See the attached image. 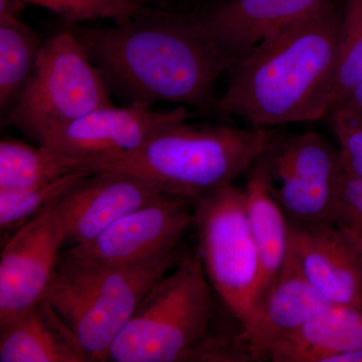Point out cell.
<instances>
[{
    "label": "cell",
    "instance_id": "cell-6",
    "mask_svg": "<svg viewBox=\"0 0 362 362\" xmlns=\"http://www.w3.org/2000/svg\"><path fill=\"white\" fill-rule=\"evenodd\" d=\"M113 104L101 73L66 28L42 42L30 81L6 123L39 143L49 131Z\"/></svg>",
    "mask_w": 362,
    "mask_h": 362
},
{
    "label": "cell",
    "instance_id": "cell-2",
    "mask_svg": "<svg viewBox=\"0 0 362 362\" xmlns=\"http://www.w3.org/2000/svg\"><path fill=\"white\" fill-rule=\"evenodd\" d=\"M341 21L335 0L259 42L230 66L213 112L261 128L329 115Z\"/></svg>",
    "mask_w": 362,
    "mask_h": 362
},
{
    "label": "cell",
    "instance_id": "cell-5",
    "mask_svg": "<svg viewBox=\"0 0 362 362\" xmlns=\"http://www.w3.org/2000/svg\"><path fill=\"white\" fill-rule=\"evenodd\" d=\"M180 247L122 266L59 261L45 298L78 337L90 361L109 350L152 287L182 258Z\"/></svg>",
    "mask_w": 362,
    "mask_h": 362
},
{
    "label": "cell",
    "instance_id": "cell-25",
    "mask_svg": "<svg viewBox=\"0 0 362 362\" xmlns=\"http://www.w3.org/2000/svg\"><path fill=\"white\" fill-rule=\"evenodd\" d=\"M332 223L362 252V180L345 173Z\"/></svg>",
    "mask_w": 362,
    "mask_h": 362
},
{
    "label": "cell",
    "instance_id": "cell-1",
    "mask_svg": "<svg viewBox=\"0 0 362 362\" xmlns=\"http://www.w3.org/2000/svg\"><path fill=\"white\" fill-rule=\"evenodd\" d=\"M68 28L112 96L126 104L173 103L213 111L218 78L233 64L194 14L144 9L111 26Z\"/></svg>",
    "mask_w": 362,
    "mask_h": 362
},
{
    "label": "cell",
    "instance_id": "cell-20",
    "mask_svg": "<svg viewBox=\"0 0 362 362\" xmlns=\"http://www.w3.org/2000/svg\"><path fill=\"white\" fill-rule=\"evenodd\" d=\"M85 162L39 144L16 139L0 142V190L35 187L62 176L85 170Z\"/></svg>",
    "mask_w": 362,
    "mask_h": 362
},
{
    "label": "cell",
    "instance_id": "cell-26",
    "mask_svg": "<svg viewBox=\"0 0 362 362\" xmlns=\"http://www.w3.org/2000/svg\"><path fill=\"white\" fill-rule=\"evenodd\" d=\"M337 108L344 109V110L362 118V84L356 86L350 90L334 109Z\"/></svg>",
    "mask_w": 362,
    "mask_h": 362
},
{
    "label": "cell",
    "instance_id": "cell-11",
    "mask_svg": "<svg viewBox=\"0 0 362 362\" xmlns=\"http://www.w3.org/2000/svg\"><path fill=\"white\" fill-rule=\"evenodd\" d=\"M59 199L14 232L2 249L0 325L45 298L66 242Z\"/></svg>",
    "mask_w": 362,
    "mask_h": 362
},
{
    "label": "cell",
    "instance_id": "cell-9",
    "mask_svg": "<svg viewBox=\"0 0 362 362\" xmlns=\"http://www.w3.org/2000/svg\"><path fill=\"white\" fill-rule=\"evenodd\" d=\"M194 220V202L163 194L119 218L94 239L62 252L59 261L102 267L135 263L180 247Z\"/></svg>",
    "mask_w": 362,
    "mask_h": 362
},
{
    "label": "cell",
    "instance_id": "cell-17",
    "mask_svg": "<svg viewBox=\"0 0 362 362\" xmlns=\"http://www.w3.org/2000/svg\"><path fill=\"white\" fill-rule=\"evenodd\" d=\"M273 181L266 153L252 165L244 188L247 216L261 267L258 304L282 271L289 249L290 221L279 204Z\"/></svg>",
    "mask_w": 362,
    "mask_h": 362
},
{
    "label": "cell",
    "instance_id": "cell-21",
    "mask_svg": "<svg viewBox=\"0 0 362 362\" xmlns=\"http://www.w3.org/2000/svg\"><path fill=\"white\" fill-rule=\"evenodd\" d=\"M90 175L89 171L78 170L35 187L0 190L1 233L16 232Z\"/></svg>",
    "mask_w": 362,
    "mask_h": 362
},
{
    "label": "cell",
    "instance_id": "cell-3",
    "mask_svg": "<svg viewBox=\"0 0 362 362\" xmlns=\"http://www.w3.org/2000/svg\"><path fill=\"white\" fill-rule=\"evenodd\" d=\"M275 141L268 128L194 125L187 120L158 131L129 154L88 161L84 168L92 175L137 176L166 194L194 202L233 183Z\"/></svg>",
    "mask_w": 362,
    "mask_h": 362
},
{
    "label": "cell",
    "instance_id": "cell-16",
    "mask_svg": "<svg viewBox=\"0 0 362 362\" xmlns=\"http://www.w3.org/2000/svg\"><path fill=\"white\" fill-rule=\"evenodd\" d=\"M0 362H90L45 298L0 325Z\"/></svg>",
    "mask_w": 362,
    "mask_h": 362
},
{
    "label": "cell",
    "instance_id": "cell-28",
    "mask_svg": "<svg viewBox=\"0 0 362 362\" xmlns=\"http://www.w3.org/2000/svg\"><path fill=\"white\" fill-rule=\"evenodd\" d=\"M332 362H362V349L350 354H342L333 359Z\"/></svg>",
    "mask_w": 362,
    "mask_h": 362
},
{
    "label": "cell",
    "instance_id": "cell-27",
    "mask_svg": "<svg viewBox=\"0 0 362 362\" xmlns=\"http://www.w3.org/2000/svg\"><path fill=\"white\" fill-rule=\"evenodd\" d=\"M144 9H156L165 6L171 0H125Z\"/></svg>",
    "mask_w": 362,
    "mask_h": 362
},
{
    "label": "cell",
    "instance_id": "cell-18",
    "mask_svg": "<svg viewBox=\"0 0 362 362\" xmlns=\"http://www.w3.org/2000/svg\"><path fill=\"white\" fill-rule=\"evenodd\" d=\"M362 349V306L328 307L296 332L276 343L267 359L273 362H332Z\"/></svg>",
    "mask_w": 362,
    "mask_h": 362
},
{
    "label": "cell",
    "instance_id": "cell-22",
    "mask_svg": "<svg viewBox=\"0 0 362 362\" xmlns=\"http://www.w3.org/2000/svg\"><path fill=\"white\" fill-rule=\"evenodd\" d=\"M362 84V0H345L331 111L356 86ZM331 113V112H330Z\"/></svg>",
    "mask_w": 362,
    "mask_h": 362
},
{
    "label": "cell",
    "instance_id": "cell-15",
    "mask_svg": "<svg viewBox=\"0 0 362 362\" xmlns=\"http://www.w3.org/2000/svg\"><path fill=\"white\" fill-rule=\"evenodd\" d=\"M332 305L287 258L282 271L259 301L251 323L239 333L240 340L252 361H267L269 350L276 343L296 332Z\"/></svg>",
    "mask_w": 362,
    "mask_h": 362
},
{
    "label": "cell",
    "instance_id": "cell-7",
    "mask_svg": "<svg viewBox=\"0 0 362 362\" xmlns=\"http://www.w3.org/2000/svg\"><path fill=\"white\" fill-rule=\"evenodd\" d=\"M194 216L209 283L244 331L258 306L261 280L245 190L228 183L194 202Z\"/></svg>",
    "mask_w": 362,
    "mask_h": 362
},
{
    "label": "cell",
    "instance_id": "cell-12",
    "mask_svg": "<svg viewBox=\"0 0 362 362\" xmlns=\"http://www.w3.org/2000/svg\"><path fill=\"white\" fill-rule=\"evenodd\" d=\"M287 258L331 303L362 306V252L334 223L290 221Z\"/></svg>",
    "mask_w": 362,
    "mask_h": 362
},
{
    "label": "cell",
    "instance_id": "cell-19",
    "mask_svg": "<svg viewBox=\"0 0 362 362\" xmlns=\"http://www.w3.org/2000/svg\"><path fill=\"white\" fill-rule=\"evenodd\" d=\"M21 14L0 11V107L8 114L32 76L42 45Z\"/></svg>",
    "mask_w": 362,
    "mask_h": 362
},
{
    "label": "cell",
    "instance_id": "cell-10",
    "mask_svg": "<svg viewBox=\"0 0 362 362\" xmlns=\"http://www.w3.org/2000/svg\"><path fill=\"white\" fill-rule=\"evenodd\" d=\"M189 117L185 106L157 111L146 105H109L49 131L39 144L86 164L129 154L158 131Z\"/></svg>",
    "mask_w": 362,
    "mask_h": 362
},
{
    "label": "cell",
    "instance_id": "cell-14",
    "mask_svg": "<svg viewBox=\"0 0 362 362\" xmlns=\"http://www.w3.org/2000/svg\"><path fill=\"white\" fill-rule=\"evenodd\" d=\"M332 1L335 0H223L194 16L233 63L267 37Z\"/></svg>",
    "mask_w": 362,
    "mask_h": 362
},
{
    "label": "cell",
    "instance_id": "cell-8",
    "mask_svg": "<svg viewBox=\"0 0 362 362\" xmlns=\"http://www.w3.org/2000/svg\"><path fill=\"white\" fill-rule=\"evenodd\" d=\"M275 194L292 223H332L345 170L339 150L314 132L276 140L268 152Z\"/></svg>",
    "mask_w": 362,
    "mask_h": 362
},
{
    "label": "cell",
    "instance_id": "cell-24",
    "mask_svg": "<svg viewBox=\"0 0 362 362\" xmlns=\"http://www.w3.org/2000/svg\"><path fill=\"white\" fill-rule=\"evenodd\" d=\"M329 115L345 173L362 180V118L341 108Z\"/></svg>",
    "mask_w": 362,
    "mask_h": 362
},
{
    "label": "cell",
    "instance_id": "cell-13",
    "mask_svg": "<svg viewBox=\"0 0 362 362\" xmlns=\"http://www.w3.org/2000/svg\"><path fill=\"white\" fill-rule=\"evenodd\" d=\"M163 194L153 183L127 173L90 175L59 199L66 240L73 246L89 242L119 218Z\"/></svg>",
    "mask_w": 362,
    "mask_h": 362
},
{
    "label": "cell",
    "instance_id": "cell-4",
    "mask_svg": "<svg viewBox=\"0 0 362 362\" xmlns=\"http://www.w3.org/2000/svg\"><path fill=\"white\" fill-rule=\"evenodd\" d=\"M211 286L199 252L183 255L143 298L107 361L242 362L237 338L211 334Z\"/></svg>",
    "mask_w": 362,
    "mask_h": 362
},
{
    "label": "cell",
    "instance_id": "cell-23",
    "mask_svg": "<svg viewBox=\"0 0 362 362\" xmlns=\"http://www.w3.org/2000/svg\"><path fill=\"white\" fill-rule=\"evenodd\" d=\"M25 6L45 7L58 14L66 25H82L87 21L111 20L124 23L144 8L125 0H20Z\"/></svg>",
    "mask_w": 362,
    "mask_h": 362
}]
</instances>
